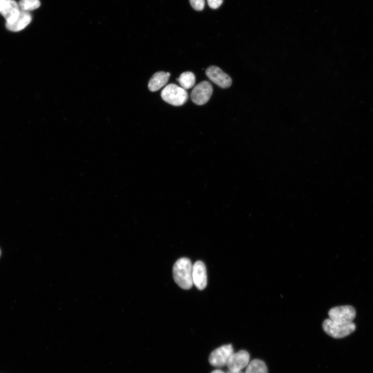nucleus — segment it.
I'll list each match as a JSON object with an SVG mask.
<instances>
[{
	"label": "nucleus",
	"mask_w": 373,
	"mask_h": 373,
	"mask_svg": "<svg viewBox=\"0 0 373 373\" xmlns=\"http://www.w3.org/2000/svg\"><path fill=\"white\" fill-rule=\"evenodd\" d=\"M193 266L191 261L186 258L178 259L174 265L173 273L174 281L183 289H190L194 285Z\"/></svg>",
	"instance_id": "obj_1"
},
{
	"label": "nucleus",
	"mask_w": 373,
	"mask_h": 373,
	"mask_svg": "<svg viewBox=\"0 0 373 373\" xmlns=\"http://www.w3.org/2000/svg\"><path fill=\"white\" fill-rule=\"evenodd\" d=\"M8 0H0V13H2L6 3Z\"/></svg>",
	"instance_id": "obj_18"
},
{
	"label": "nucleus",
	"mask_w": 373,
	"mask_h": 373,
	"mask_svg": "<svg viewBox=\"0 0 373 373\" xmlns=\"http://www.w3.org/2000/svg\"><path fill=\"white\" fill-rule=\"evenodd\" d=\"M193 281L194 285L200 290L204 289L207 286L206 269L201 261L197 262L193 266Z\"/></svg>",
	"instance_id": "obj_8"
},
{
	"label": "nucleus",
	"mask_w": 373,
	"mask_h": 373,
	"mask_svg": "<svg viewBox=\"0 0 373 373\" xmlns=\"http://www.w3.org/2000/svg\"><path fill=\"white\" fill-rule=\"evenodd\" d=\"M213 92L212 84L207 81H203L194 88L191 93V98L195 104L203 105L211 98Z\"/></svg>",
	"instance_id": "obj_5"
},
{
	"label": "nucleus",
	"mask_w": 373,
	"mask_h": 373,
	"mask_svg": "<svg viewBox=\"0 0 373 373\" xmlns=\"http://www.w3.org/2000/svg\"><path fill=\"white\" fill-rule=\"evenodd\" d=\"M161 96L163 100L175 106L183 105L189 99L188 92L174 84H170L163 89Z\"/></svg>",
	"instance_id": "obj_2"
},
{
	"label": "nucleus",
	"mask_w": 373,
	"mask_h": 373,
	"mask_svg": "<svg viewBox=\"0 0 373 373\" xmlns=\"http://www.w3.org/2000/svg\"><path fill=\"white\" fill-rule=\"evenodd\" d=\"M245 373H268V367L263 361L255 359L248 364Z\"/></svg>",
	"instance_id": "obj_14"
},
{
	"label": "nucleus",
	"mask_w": 373,
	"mask_h": 373,
	"mask_svg": "<svg viewBox=\"0 0 373 373\" xmlns=\"http://www.w3.org/2000/svg\"><path fill=\"white\" fill-rule=\"evenodd\" d=\"M329 319L333 323L346 324L353 322L356 316L355 309L352 306H342L331 309L328 313Z\"/></svg>",
	"instance_id": "obj_4"
},
{
	"label": "nucleus",
	"mask_w": 373,
	"mask_h": 373,
	"mask_svg": "<svg viewBox=\"0 0 373 373\" xmlns=\"http://www.w3.org/2000/svg\"><path fill=\"white\" fill-rule=\"evenodd\" d=\"M191 6L196 11H201L204 9V0H190Z\"/></svg>",
	"instance_id": "obj_16"
},
{
	"label": "nucleus",
	"mask_w": 373,
	"mask_h": 373,
	"mask_svg": "<svg viewBox=\"0 0 373 373\" xmlns=\"http://www.w3.org/2000/svg\"><path fill=\"white\" fill-rule=\"evenodd\" d=\"M1 254H2V252H1V250H0V256H1Z\"/></svg>",
	"instance_id": "obj_21"
},
{
	"label": "nucleus",
	"mask_w": 373,
	"mask_h": 373,
	"mask_svg": "<svg viewBox=\"0 0 373 373\" xmlns=\"http://www.w3.org/2000/svg\"><path fill=\"white\" fill-rule=\"evenodd\" d=\"M205 73L210 80L221 88H228L232 85V81L230 77L217 66L208 67Z\"/></svg>",
	"instance_id": "obj_7"
},
{
	"label": "nucleus",
	"mask_w": 373,
	"mask_h": 373,
	"mask_svg": "<svg viewBox=\"0 0 373 373\" xmlns=\"http://www.w3.org/2000/svg\"><path fill=\"white\" fill-rule=\"evenodd\" d=\"M18 5L21 11L28 12L38 9L41 3L39 0H21Z\"/></svg>",
	"instance_id": "obj_15"
},
{
	"label": "nucleus",
	"mask_w": 373,
	"mask_h": 373,
	"mask_svg": "<svg viewBox=\"0 0 373 373\" xmlns=\"http://www.w3.org/2000/svg\"><path fill=\"white\" fill-rule=\"evenodd\" d=\"M233 353H234V350L231 344L223 345L215 349L210 355L209 362L214 366L223 367L227 365Z\"/></svg>",
	"instance_id": "obj_6"
},
{
	"label": "nucleus",
	"mask_w": 373,
	"mask_h": 373,
	"mask_svg": "<svg viewBox=\"0 0 373 373\" xmlns=\"http://www.w3.org/2000/svg\"><path fill=\"white\" fill-rule=\"evenodd\" d=\"M171 74L160 71L154 74L149 81L148 87L152 92H156L168 83Z\"/></svg>",
	"instance_id": "obj_11"
},
{
	"label": "nucleus",
	"mask_w": 373,
	"mask_h": 373,
	"mask_svg": "<svg viewBox=\"0 0 373 373\" xmlns=\"http://www.w3.org/2000/svg\"><path fill=\"white\" fill-rule=\"evenodd\" d=\"M20 12L19 5L14 0H8L1 13L7 22H11L17 18Z\"/></svg>",
	"instance_id": "obj_12"
},
{
	"label": "nucleus",
	"mask_w": 373,
	"mask_h": 373,
	"mask_svg": "<svg viewBox=\"0 0 373 373\" xmlns=\"http://www.w3.org/2000/svg\"><path fill=\"white\" fill-rule=\"evenodd\" d=\"M324 331L334 339H342L353 333L356 328L354 322L346 324H339L332 322L329 319H325L322 324Z\"/></svg>",
	"instance_id": "obj_3"
},
{
	"label": "nucleus",
	"mask_w": 373,
	"mask_h": 373,
	"mask_svg": "<svg viewBox=\"0 0 373 373\" xmlns=\"http://www.w3.org/2000/svg\"><path fill=\"white\" fill-rule=\"evenodd\" d=\"M250 355L245 351L233 353L230 358L227 365L229 370L234 371H241L249 363Z\"/></svg>",
	"instance_id": "obj_9"
},
{
	"label": "nucleus",
	"mask_w": 373,
	"mask_h": 373,
	"mask_svg": "<svg viewBox=\"0 0 373 373\" xmlns=\"http://www.w3.org/2000/svg\"><path fill=\"white\" fill-rule=\"evenodd\" d=\"M178 81L184 90L193 88L196 83L195 75L192 72H185L179 77Z\"/></svg>",
	"instance_id": "obj_13"
},
{
	"label": "nucleus",
	"mask_w": 373,
	"mask_h": 373,
	"mask_svg": "<svg viewBox=\"0 0 373 373\" xmlns=\"http://www.w3.org/2000/svg\"><path fill=\"white\" fill-rule=\"evenodd\" d=\"M31 20L32 17L28 12L20 11L13 21L6 23V27L11 31L19 32L28 26Z\"/></svg>",
	"instance_id": "obj_10"
},
{
	"label": "nucleus",
	"mask_w": 373,
	"mask_h": 373,
	"mask_svg": "<svg viewBox=\"0 0 373 373\" xmlns=\"http://www.w3.org/2000/svg\"><path fill=\"white\" fill-rule=\"evenodd\" d=\"M227 373H244L243 371H234L229 370L227 372Z\"/></svg>",
	"instance_id": "obj_20"
},
{
	"label": "nucleus",
	"mask_w": 373,
	"mask_h": 373,
	"mask_svg": "<svg viewBox=\"0 0 373 373\" xmlns=\"http://www.w3.org/2000/svg\"><path fill=\"white\" fill-rule=\"evenodd\" d=\"M208 6L213 9L219 8L223 3V0H207Z\"/></svg>",
	"instance_id": "obj_17"
},
{
	"label": "nucleus",
	"mask_w": 373,
	"mask_h": 373,
	"mask_svg": "<svg viewBox=\"0 0 373 373\" xmlns=\"http://www.w3.org/2000/svg\"><path fill=\"white\" fill-rule=\"evenodd\" d=\"M211 373H225L222 370L216 369L212 371Z\"/></svg>",
	"instance_id": "obj_19"
}]
</instances>
